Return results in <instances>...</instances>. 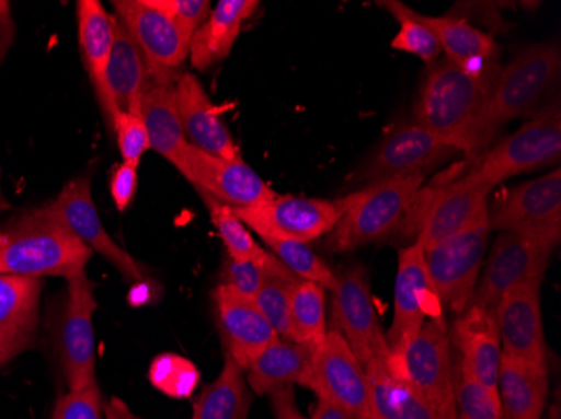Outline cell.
<instances>
[{
    "label": "cell",
    "instance_id": "obj_34",
    "mask_svg": "<svg viewBox=\"0 0 561 419\" xmlns=\"http://www.w3.org/2000/svg\"><path fill=\"white\" fill-rule=\"evenodd\" d=\"M293 340L317 349L327 337L324 289L310 280H299L291 294Z\"/></svg>",
    "mask_w": 561,
    "mask_h": 419
},
{
    "label": "cell",
    "instance_id": "obj_16",
    "mask_svg": "<svg viewBox=\"0 0 561 419\" xmlns=\"http://www.w3.org/2000/svg\"><path fill=\"white\" fill-rule=\"evenodd\" d=\"M96 299L84 273L68 279V299L61 323V364L68 391L96 384L93 316Z\"/></svg>",
    "mask_w": 561,
    "mask_h": 419
},
{
    "label": "cell",
    "instance_id": "obj_35",
    "mask_svg": "<svg viewBox=\"0 0 561 419\" xmlns=\"http://www.w3.org/2000/svg\"><path fill=\"white\" fill-rule=\"evenodd\" d=\"M299 280L301 279L283 264L267 277L256 298L252 299L264 317L270 321L277 336L285 339L293 340L291 294Z\"/></svg>",
    "mask_w": 561,
    "mask_h": 419
},
{
    "label": "cell",
    "instance_id": "obj_36",
    "mask_svg": "<svg viewBox=\"0 0 561 419\" xmlns=\"http://www.w3.org/2000/svg\"><path fill=\"white\" fill-rule=\"evenodd\" d=\"M378 4L386 8L399 21L400 30L392 40L393 49L417 56L427 65L436 62L443 49H440L436 34L432 33L427 25L419 19L417 12L397 0H386Z\"/></svg>",
    "mask_w": 561,
    "mask_h": 419
},
{
    "label": "cell",
    "instance_id": "obj_10",
    "mask_svg": "<svg viewBox=\"0 0 561 419\" xmlns=\"http://www.w3.org/2000/svg\"><path fill=\"white\" fill-rule=\"evenodd\" d=\"M302 387L324 401L335 403L353 419L374 416L367 373L339 330H328L323 342L314 349L310 374Z\"/></svg>",
    "mask_w": 561,
    "mask_h": 419
},
{
    "label": "cell",
    "instance_id": "obj_42",
    "mask_svg": "<svg viewBox=\"0 0 561 419\" xmlns=\"http://www.w3.org/2000/svg\"><path fill=\"white\" fill-rule=\"evenodd\" d=\"M112 128L118 141L123 163L140 165L141 156L150 148L141 113H116L112 119Z\"/></svg>",
    "mask_w": 561,
    "mask_h": 419
},
{
    "label": "cell",
    "instance_id": "obj_5",
    "mask_svg": "<svg viewBox=\"0 0 561 419\" xmlns=\"http://www.w3.org/2000/svg\"><path fill=\"white\" fill-rule=\"evenodd\" d=\"M389 368L421 393L437 419H461L454 391V362L446 317L427 321L405 351L399 358L390 359Z\"/></svg>",
    "mask_w": 561,
    "mask_h": 419
},
{
    "label": "cell",
    "instance_id": "obj_19",
    "mask_svg": "<svg viewBox=\"0 0 561 419\" xmlns=\"http://www.w3.org/2000/svg\"><path fill=\"white\" fill-rule=\"evenodd\" d=\"M540 286V282H526L506 292L494 309V317L503 354L548 371Z\"/></svg>",
    "mask_w": 561,
    "mask_h": 419
},
{
    "label": "cell",
    "instance_id": "obj_6",
    "mask_svg": "<svg viewBox=\"0 0 561 419\" xmlns=\"http://www.w3.org/2000/svg\"><path fill=\"white\" fill-rule=\"evenodd\" d=\"M560 235L538 232H501L476 286L471 305L494 312L501 298L526 282H540Z\"/></svg>",
    "mask_w": 561,
    "mask_h": 419
},
{
    "label": "cell",
    "instance_id": "obj_14",
    "mask_svg": "<svg viewBox=\"0 0 561 419\" xmlns=\"http://www.w3.org/2000/svg\"><path fill=\"white\" fill-rule=\"evenodd\" d=\"M493 187L466 173L459 179L447 183L446 187L425 198L424 207L419 210L415 244L422 251H428L446 238L465 232L482 213L486 212V198Z\"/></svg>",
    "mask_w": 561,
    "mask_h": 419
},
{
    "label": "cell",
    "instance_id": "obj_31",
    "mask_svg": "<svg viewBox=\"0 0 561 419\" xmlns=\"http://www.w3.org/2000/svg\"><path fill=\"white\" fill-rule=\"evenodd\" d=\"M115 31L116 18L106 12L100 0L78 2V39L81 56L98 97L105 86V71L115 43Z\"/></svg>",
    "mask_w": 561,
    "mask_h": 419
},
{
    "label": "cell",
    "instance_id": "obj_46",
    "mask_svg": "<svg viewBox=\"0 0 561 419\" xmlns=\"http://www.w3.org/2000/svg\"><path fill=\"white\" fill-rule=\"evenodd\" d=\"M271 405H273L276 419H306L296 405L295 389L293 386L280 387L271 393Z\"/></svg>",
    "mask_w": 561,
    "mask_h": 419
},
{
    "label": "cell",
    "instance_id": "obj_7",
    "mask_svg": "<svg viewBox=\"0 0 561 419\" xmlns=\"http://www.w3.org/2000/svg\"><path fill=\"white\" fill-rule=\"evenodd\" d=\"M490 233L486 210L465 232L424 252L425 267L440 304L456 312L457 316L471 305Z\"/></svg>",
    "mask_w": 561,
    "mask_h": 419
},
{
    "label": "cell",
    "instance_id": "obj_50",
    "mask_svg": "<svg viewBox=\"0 0 561 419\" xmlns=\"http://www.w3.org/2000/svg\"><path fill=\"white\" fill-rule=\"evenodd\" d=\"M365 419H378V418H375V416H368V418H365Z\"/></svg>",
    "mask_w": 561,
    "mask_h": 419
},
{
    "label": "cell",
    "instance_id": "obj_28",
    "mask_svg": "<svg viewBox=\"0 0 561 419\" xmlns=\"http://www.w3.org/2000/svg\"><path fill=\"white\" fill-rule=\"evenodd\" d=\"M313 351L310 346L277 337L249 364L248 384L256 395H271L280 387L305 386Z\"/></svg>",
    "mask_w": 561,
    "mask_h": 419
},
{
    "label": "cell",
    "instance_id": "obj_47",
    "mask_svg": "<svg viewBox=\"0 0 561 419\" xmlns=\"http://www.w3.org/2000/svg\"><path fill=\"white\" fill-rule=\"evenodd\" d=\"M310 419H353V416L345 411V409L340 408L335 403L320 399Z\"/></svg>",
    "mask_w": 561,
    "mask_h": 419
},
{
    "label": "cell",
    "instance_id": "obj_49",
    "mask_svg": "<svg viewBox=\"0 0 561 419\" xmlns=\"http://www.w3.org/2000/svg\"><path fill=\"white\" fill-rule=\"evenodd\" d=\"M11 208V203L4 198V194H2V187H0V213L5 212Z\"/></svg>",
    "mask_w": 561,
    "mask_h": 419
},
{
    "label": "cell",
    "instance_id": "obj_32",
    "mask_svg": "<svg viewBox=\"0 0 561 419\" xmlns=\"http://www.w3.org/2000/svg\"><path fill=\"white\" fill-rule=\"evenodd\" d=\"M370 386L371 411L378 419H437L421 393L405 377L397 376L389 364L365 370Z\"/></svg>",
    "mask_w": 561,
    "mask_h": 419
},
{
    "label": "cell",
    "instance_id": "obj_43",
    "mask_svg": "<svg viewBox=\"0 0 561 419\" xmlns=\"http://www.w3.org/2000/svg\"><path fill=\"white\" fill-rule=\"evenodd\" d=\"M50 419H103V405L98 384L59 396Z\"/></svg>",
    "mask_w": 561,
    "mask_h": 419
},
{
    "label": "cell",
    "instance_id": "obj_2",
    "mask_svg": "<svg viewBox=\"0 0 561 419\" xmlns=\"http://www.w3.org/2000/svg\"><path fill=\"white\" fill-rule=\"evenodd\" d=\"M93 251L66 226L34 208L0 230V273L71 277L84 273Z\"/></svg>",
    "mask_w": 561,
    "mask_h": 419
},
{
    "label": "cell",
    "instance_id": "obj_13",
    "mask_svg": "<svg viewBox=\"0 0 561 419\" xmlns=\"http://www.w3.org/2000/svg\"><path fill=\"white\" fill-rule=\"evenodd\" d=\"M39 210L44 216L66 226L91 251L103 255L126 280L131 282L145 280L140 264L128 252L123 251L103 226L91 197V179L88 176L66 183L58 197L39 207Z\"/></svg>",
    "mask_w": 561,
    "mask_h": 419
},
{
    "label": "cell",
    "instance_id": "obj_22",
    "mask_svg": "<svg viewBox=\"0 0 561 419\" xmlns=\"http://www.w3.org/2000/svg\"><path fill=\"white\" fill-rule=\"evenodd\" d=\"M43 279L0 273V365L36 342Z\"/></svg>",
    "mask_w": 561,
    "mask_h": 419
},
{
    "label": "cell",
    "instance_id": "obj_45",
    "mask_svg": "<svg viewBox=\"0 0 561 419\" xmlns=\"http://www.w3.org/2000/svg\"><path fill=\"white\" fill-rule=\"evenodd\" d=\"M138 188V166L130 163H119L113 170L112 182H110V190H112L113 201L119 212H125L130 207L131 200L137 195Z\"/></svg>",
    "mask_w": 561,
    "mask_h": 419
},
{
    "label": "cell",
    "instance_id": "obj_23",
    "mask_svg": "<svg viewBox=\"0 0 561 419\" xmlns=\"http://www.w3.org/2000/svg\"><path fill=\"white\" fill-rule=\"evenodd\" d=\"M175 101L185 138L192 147L224 160L241 159L234 137L194 74L187 72L176 78Z\"/></svg>",
    "mask_w": 561,
    "mask_h": 419
},
{
    "label": "cell",
    "instance_id": "obj_11",
    "mask_svg": "<svg viewBox=\"0 0 561 419\" xmlns=\"http://www.w3.org/2000/svg\"><path fill=\"white\" fill-rule=\"evenodd\" d=\"M234 213L263 241L279 238L310 244L314 238L333 230L342 216V207L339 200L276 194V197L266 203L236 208Z\"/></svg>",
    "mask_w": 561,
    "mask_h": 419
},
{
    "label": "cell",
    "instance_id": "obj_30",
    "mask_svg": "<svg viewBox=\"0 0 561 419\" xmlns=\"http://www.w3.org/2000/svg\"><path fill=\"white\" fill-rule=\"evenodd\" d=\"M419 19L436 34L447 61L468 71H482L494 65L497 46L490 34L476 30L465 19L424 14H419Z\"/></svg>",
    "mask_w": 561,
    "mask_h": 419
},
{
    "label": "cell",
    "instance_id": "obj_15",
    "mask_svg": "<svg viewBox=\"0 0 561 419\" xmlns=\"http://www.w3.org/2000/svg\"><path fill=\"white\" fill-rule=\"evenodd\" d=\"M179 172L198 194L209 195L232 210L257 207L276 197V191L244 160L219 159L192 144Z\"/></svg>",
    "mask_w": 561,
    "mask_h": 419
},
{
    "label": "cell",
    "instance_id": "obj_1",
    "mask_svg": "<svg viewBox=\"0 0 561 419\" xmlns=\"http://www.w3.org/2000/svg\"><path fill=\"white\" fill-rule=\"evenodd\" d=\"M500 69L468 71L453 62H437L428 69L415 104V123L436 135L447 147L465 153L479 148L482 115Z\"/></svg>",
    "mask_w": 561,
    "mask_h": 419
},
{
    "label": "cell",
    "instance_id": "obj_20",
    "mask_svg": "<svg viewBox=\"0 0 561 419\" xmlns=\"http://www.w3.org/2000/svg\"><path fill=\"white\" fill-rule=\"evenodd\" d=\"M453 153L457 151L443 143L424 126L417 123L399 126L378 144L362 176L368 183H375L402 176L425 175L428 168L449 159Z\"/></svg>",
    "mask_w": 561,
    "mask_h": 419
},
{
    "label": "cell",
    "instance_id": "obj_9",
    "mask_svg": "<svg viewBox=\"0 0 561 419\" xmlns=\"http://www.w3.org/2000/svg\"><path fill=\"white\" fill-rule=\"evenodd\" d=\"M560 156L561 115L557 108L526 123L512 137L494 144L479 156L469 173L494 188L512 176L557 163Z\"/></svg>",
    "mask_w": 561,
    "mask_h": 419
},
{
    "label": "cell",
    "instance_id": "obj_33",
    "mask_svg": "<svg viewBox=\"0 0 561 419\" xmlns=\"http://www.w3.org/2000/svg\"><path fill=\"white\" fill-rule=\"evenodd\" d=\"M251 408L244 371L226 356L219 377L202 391L192 419H248Z\"/></svg>",
    "mask_w": 561,
    "mask_h": 419
},
{
    "label": "cell",
    "instance_id": "obj_39",
    "mask_svg": "<svg viewBox=\"0 0 561 419\" xmlns=\"http://www.w3.org/2000/svg\"><path fill=\"white\" fill-rule=\"evenodd\" d=\"M454 391H456L457 411L461 419H506L500 398L476 381L459 364H454Z\"/></svg>",
    "mask_w": 561,
    "mask_h": 419
},
{
    "label": "cell",
    "instance_id": "obj_18",
    "mask_svg": "<svg viewBox=\"0 0 561 419\" xmlns=\"http://www.w3.org/2000/svg\"><path fill=\"white\" fill-rule=\"evenodd\" d=\"M491 230L551 233L561 237V170L522 183L488 208Z\"/></svg>",
    "mask_w": 561,
    "mask_h": 419
},
{
    "label": "cell",
    "instance_id": "obj_21",
    "mask_svg": "<svg viewBox=\"0 0 561 419\" xmlns=\"http://www.w3.org/2000/svg\"><path fill=\"white\" fill-rule=\"evenodd\" d=\"M214 304L227 356L245 371L279 336L256 302L232 291L231 287L220 283L214 291Z\"/></svg>",
    "mask_w": 561,
    "mask_h": 419
},
{
    "label": "cell",
    "instance_id": "obj_17",
    "mask_svg": "<svg viewBox=\"0 0 561 419\" xmlns=\"http://www.w3.org/2000/svg\"><path fill=\"white\" fill-rule=\"evenodd\" d=\"M115 18L140 47L153 74H175L188 58L191 39L153 0H115Z\"/></svg>",
    "mask_w": 561,
    "mask_h": 419
},
{
    "label": "cell",
    "instance_id": "obj_48",
    "mask_svg": "<svg viewBox=\"0 0 561 419\" xmlns=\"http://www.w3.org/2000/svg\"><path fill=\"white\" fill-rule=\"evenodd\" d=\"M105 419H144L130 411L123 399L112 398L105 405Z\"/></svg>",
    "mask_w": 561,
    "mask_h": 419
},
{
    "label": "cell",
    "instance_id": "obj_37",
    "mask_svg": "<svg viewBox=\"0 0 561 419\" xmlns=\"http://www.w3.org/2000/svg\"><path fill=\"white\" fill-rule=\"evenodd\" d=\"M209 207L210 220L224 242L229 258L234 261H261L270 252L256 244L248 226L238 219L234 210L220 201L214 200L209 195H202Z\"/></svg>",
    "mask_w": 561,
    "mask_h": 419
},
{
    "label": "cell",
    "instance_id": "obj_41",
    "mask_svg": "<svg viewBox=\"0 0 561 419\" xmlns=\"http://www.w3.org/2000/svg\"><path fill=\"white\" fill-rule=\"evenodd\" d=\"M283 266L279 258L273 254L267 255L261 261H234L229 260L224 267V286L231 287L232 291L244 298L254 299L260 292L267 277Z\"/></svg>",
    "mask_w": 561,
    "mask_h": 419
},
{
    "label": "cell",
    "instance_id": "obj_3",
    "mask_svg": "<svg viewBox=\"0 0 561 419\" xmlns=\"http://www.w3.org/2000/svg\"><path fill=\"white\" fill-rule=\"evenodd\" d=\"M425 175L368 183L364 190L342 198V216L328 233L333 252H352L387 237L411 210Z\"/></svg>",
    "mask_w": 561,
    "mask_h": 419
},
{
    "label": "cell",
    "instance_id": "obj_12",
    "mask_svg": "<svg viewBox=\"0 0 561 419\" xmlns=\"http://www.w3.org/2000/svg\"><path fill=\"white\" fill-rule=\"evenodd\" d=\"M393 323L387 334L390 359L399 358L427 321L444 316L436 287L425 267L424 251L417 244L399 252Z\"/></svg>",
    "mask_w": 561,
    "mask_h": 419
},
{
    "label": "cell",
    "instance_id": "obj_26",
    "mask_svg": "<svg viewBox=\"0 0 561 419\" xmlns=\"http://www.w3.org/2000/svg\"><path fill=\"white\" fill-rule=\"evenodd\" d=\"M175 81V74H153L150 71V81L141 96L140 112L151 150L181 170L191 143L185 138L176 109Z\"/></svg>",
    "mask_w": 561,
    "mask_h": 419
},
{
    "label": "cell",
    "instance_id": "obj_8",
    "mask_svg": "<svg viewBox=\"0 0 561 419\" xmlns=\"http://www.w3.org/2000/svg\"><path fill=\"white\" fill-rule=\"evenodd\" d=\"M331 292L333 329L342 334L362 368L367 370L374 364H389V346L378 323L365 267L353 266L343 270L336 276V286Z\"/></svg>",
    "mask_w": 561,
    "mask_h": 419
},
{
    "label": "cell",
    "instance_id": "obj_40",
    "mask_svg": "<svg viewBox=\"0 0 561 419\" xmlns=\"http://www.w3.org/2000/svg\"><path fill=\"white\" fill-rule=\"evenodd\" d=\"M150 381L163 395L184 399L197 389L201 373L194 362L182 356L162 354L151 362Z\"/></svg>",
    "mask_w": 561,
    "mask_h": 419
},
{
    "label": "cell",
    "instance_id": "obj_25",
    "mask_svg": "<svg viewBox=\"0 0 561 419\" xmlns=\"http://www.w3.org/2000/svg\"><path fill=\"white\" fill-rule=\"evenodd\" d=\"M150 66L138 44L116 19L115 43L105 71V86L98 97L112 121L116 113H141V96L150 81Z\"/></svg>",
    "mask_w": 561,
    "mask_h": 419
},
{
    "label": "cell",
    "instance_id": "obj_4",
    "mask_svg": "<svg viewBox=\"0 0 561 419\" xmlns=\"http://www.w3.org/2000/svg\"><path fill=\"white\" fill-rule=\"evenodd\" d=\"M561 68L560 47L540 44L523 50L497 74L479 131V148L486 147L506 123L519 118L538 103Z\"/></svg>",
    "mask_w": 561,
    "mask_h": 419
},
{
    "label": "cell",
    "instance_id": "obj_44",
    "mask_svg": "<svg viewBox=\"0 0 561 419\" xmlns=\"http://www.w3.org/2000/svg\"><path fill=\"white\" fill-rule=\"evenodd\" d=\"M153 4L165 12L188 39L210 14L209 0H153Z\"/></svg>",
    "mask_w": 561,
    "mask_h": 419
},
{
    "label": "cell",
    "instance_id": "obj_27",
    "mask_svg": "<svg viewBox=\"0 0 561 419\" xmlns=\"http://www.w3.org/2000/svg\"><path fill=\"white\" fill-rule=\"evenodd\" d=\"M260 8L257 0H220L202 22L188 44V59L198 71H206L231 55L242 24Z\"/></svg>",
    "mask_w": 561,
    "mask_h": 419
},
{
    "label": "cell",
    "instance_id": "obj_29",
    "mask_svg": "<svg viewBox=\"0 0 561 419\" xmlns=\"http://www.w3.org/2000/svg\"><path fill=\"white\" fill-rule=\"evenodd\" d=\"M497 395L506 419H541L548 396V371L503 354Z\"/></svg>",
    "mask_w": 561,
    "mask_h": 419
},
{
    "label": "cell",
    "instance_id": "obj_24",
    "mask_svg": "<svg viewBox=\"0 0 561 419\" xmlns=\"http://www.w3.org/2000/svg\"><path fill=\"white\" fill-rule=\"evenodd\" d=\"M450 345L459 351V364L482 386L497 395V374H500L501 348L494 312L469 305L449 333Z\"/></svg>",
    "mask_w": 561,
    "mask_h": 419
},
{
    "label": "cell",
    "instance_id": "obj_38",
    "mask_svg": "<svg viewBox=\"0 0 561 419\" xmlns=\"http://www.w3.org/2000/svg\"><path fill=\"white\" fill-rule=\"evenodd\" d=\"M266 242L274 257L279 258L296 277L302 280L318 283L323 289L333 291L336 286V273L314 254L313 248L308 244L295 241H279V238H267Z\"/></svg>",
    "mask_w": 561,
    "mask_h": 419
}]
</instances>
